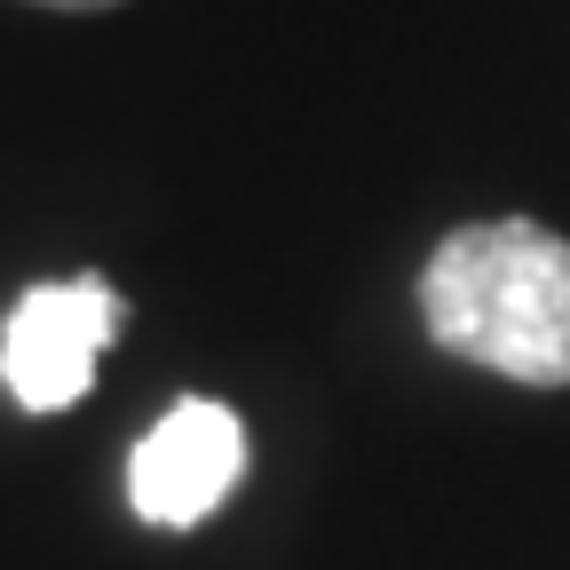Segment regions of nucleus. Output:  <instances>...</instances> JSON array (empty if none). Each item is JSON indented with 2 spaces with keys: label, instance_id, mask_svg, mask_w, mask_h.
Masks as SVG:
<instances>
[{
  "label": "nucleus",
  "instance_id": "nucleus-1",
  "mask_svg": "<svg viewBox=\"0 0 570 570\" xmlns=\"http://www.w3.org/2000/svg\"><path fill=\"white\" fill-rule=\"evenodd\" d=\"M420 325L460 365L570 389V238L523 214L452 230L420 269Z\"/></svg>",
  "mask_w": 570,
  "mask_h": 570
},
{
  "label": "nucleus",
  "instance_id": "nucleus-2",
  "mask_svg": "<svg viewBox=\"0 0 570 570\" xmlns=\"http://www.w3.org/2000/svg\"><path fill=\"white\" fill-rule=\"evenodd\" d=\"M119 325H127V302L96 269L32 285L0 325V389L24 412H71L96 389V356L119 341Z\"/></svg>",
  "mask_w": 570,
  "mask_h": 570
},
{
  "label": "nucleus",
  "instance_id": "nucleus-3",
  "mask_svg": "<svg viewBox=\"0 0 570 570\" xmlns=\"http://www.w3.org/2000/svg\"><path fill=\"white\" fill-rule=\"evenodd\" d=\"M246 475V420L214 396H183L151 436L127 452V499L142 523L190 531L206 523Z\"/></svg>",
  "mask_w": 570,
  "mask_h": 570
},
{
  "label": "nucleus",
  "instance_id": "nucleus-4",
  "mask_svg": "<svg viewBox=\"0 0 570 570\" xmlns=\"http://www.w3.org/2000/svg\"><path fill=\"white\" fill-rule=\"evenodd\" d=\"M32 9H63V17H96V9H127V0H32Z\"/></svg>",
  "mask_w": 570,
  "mask_h": 570
}]
</instances>
